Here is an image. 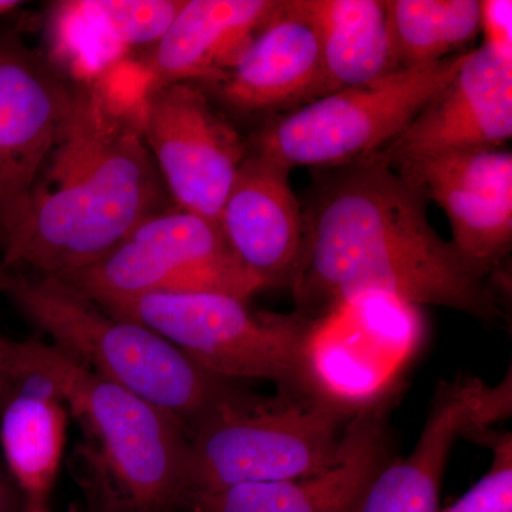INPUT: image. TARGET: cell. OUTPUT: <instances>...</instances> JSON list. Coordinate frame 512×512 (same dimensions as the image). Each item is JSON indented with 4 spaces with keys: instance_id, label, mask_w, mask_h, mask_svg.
Wrapping results in <instances>:
<instances>
[{
    "instance_id": "1",
    "label": "cell",
    "mask_w": 512,
    "mask_h": 512,
    "mask_svg": "<svg viewBox=\"0 0 512 512\" xmlns=\"http://www.w3.org/2000/svg\"><path fill=\"white\" fill-rule=\"evenodd\" d=\"M148 92L143 64L128 59L73 84L55 146L28 194L0 220L3 268L64 278L163 211L165 185L141 130Z\"/></svg>"
},
{
    "instance_id": "2",
    "label": "cell",
    "mask_w": 512,
    "mask_h": 512,
    "mask_svg": "<svg viewBox=\"0 0 512 512\" xmlns=\"http://www.w3.org/2000/svg\"><path fill=\"white\" fill-rule=\"evenodd\" d=\"M313 177L302 205L301 261L289 285L296 313L315 320L357 296L383 295L481 322L507 318L493 285L437 234L427 198L382 151L313 170Z\"/></svg>"
},
{
    "instance_id": "3",
    "label": "cell",
    "mask_w": 512,
    "mask_h": 512,
    "mask_svg": "<svg viewBox=\"0 0 512 512\" xmlns=\"http://www.w3.org/2000/svg\"><path fill=\"white\" fill-rule=\"evenodd\" d=\"M9 369L45 376L82 427L92 512H180L190 437L157 407L56 348L9 339Z\"/></svg>"
},
{
    "instance_id": "4",
    "label": "cell",
    "mask_w": 512,
    "mask_h": 512,
    "mask_svg": "<svg viewBox=\"0 0 512 512\" xmlns=\"http://www.w3.org/2000/svg\"><path fill=\"white\" fill-rule=\"evenodd\" d=\"M0 292L56 348L173 417L190 439L205 421L251 394L208 372L154 330L101 308L62 279L16 274L0 265Z\"/></svg>"
},
{
    "instance_id": "5",
    "label": "cell",
    "mask_w": 512,
    "mask_h": 512,
    "mask_svg": "<svg viewBox=\"0 0 512 512\" xmlns=\"http://www.w3.org/2000/svg\"><path fill=\"white\" fill-rule=\"evenodd\" d=\"M356 412L315 392L251 393L192 434L187 495L319 473L338 454Z\"/></svg>"
},
{
    "instance_id": "6",
    "label": "cell",
    "mask_w": 512,
    "mask_h": 512,
    "mask_svg": "<svg viewBox=\"0 0 512 512\" xmlns=\"http://www.w3.org/2000/svg\"><path fill=\"white\" fill-rule=\"evenodd\" d=\"M100 306L154 330L222 379L269 380L281 390L313 392L305 362L312 320L299 313L254 312L221 293H157Z\"/></svg>"
},
{
    "instance_id": "7",
    "label": "cell",
    "mask_w": 512,
    "mask_h": 512,
    "mask_svg": "<svg viewBox=\"0 0 512 512\" xmlns=\"http://www.w3.org/2000/svg\"><path fill=\"white\" fill-rule=\"evenodd\" d=\"M467 52L397 70L269 119L252 151L291 170H325L380 153L446 89Z\"/></svg>"
},
{
    "instance_id": "8",
    "label": "cell",
    "mask_w": 512,
    "mask_h": 512,
    "mask_svg": "<svg viewBox=\"0 0 512 512\" xmlns=\"http://www.w3.org/2000/svg\"><path fill=\"white\" fill-rule=\"evenodd\" d=\"M60 279L100 305L157 293H221L248 302L265 289L218 222L180 208L150 215L96 264Z\"/></svg>"
},
{
    "instance_id": "9",
    "label": "cell",
    "mask_w": 512,
    "mask_h": 512,
    "mask_svg": "<svg viewBox=\"0 0 512 512\" xmlns=\"http://www.w3.org/2000/svg\"><path fill=\"white\" fill-rule=\"evenodd\" d=\"M414 309L363 295L312 320L305 362L313 392L355 410L392 396L419 349L423 328Z\"/></svg>"
},
{
    "instance_id": "10",
    "label": "cell",
    "mask_w": 512,
    "mask_h": 512,
    "mask_svg": "<svg viewBox=\"0 0 512 512\" xmlns=\"http://www.w3.org/2000/svg\"><path fill=\"white\" fill-rule=\"evenodd\" d=\"M141 130L178 208L218 222L249 148L195 83L168 84L144 99Z\"/></svg>"
},
{
    "instance_id": "11",
    "label": "cell",
    "mask_w": 512,
    "mask_h": 512,
    "mask_svg": "<svg viewBox=\"0 0 512 512\" xmlns=\"http://www.w3.org/2000/svg\"><path fill=\"white\" fill-rule=\"evenodd\" d=\"M446 212L451 244L476 274L490 278L512 244V154L478 148L393 168Z\"/></svg>"
},
{
    "instance_id": "12",
    "label": "cell",
    "mask_w": 512,
    "mask_h": 512,
    "mask_svg": "<svg viewBox=\"0 0 512 512\" xmlns=\"http://www.w3.org/2000/svg\"><path fill=\"white\" fill-rule=\"evenodd\" d=\"M392 396L357 410L325 470L272 483L241 484L185 497L190 512H357L390 463L387 406Z\"/></svg>"
},
{
    "instance_id": "13",
    "label": "cell",
    "mask_w": 512,
    "mask_h": 512,
    "mask_svg": "<svg viewBox=\"0 0 512 512\" xmlns=\"http://www.w3.org/2000/svg\"><path fill=\"white\" fill-rule=\"evenodd\" d=\"M508 414L510 402L500 384L470 375L443 380L412 453L377 474L357 512H441L444 470L458 437H476Z\"/></svg>"
},
{
    "instance_id": "14",
    "label": "cell",
    "mask_w": 512,
    "mask_h": 512,
    "mask_svg": "<svg viewBox=\"0 0 512 512\" xmlns=\"http://www.w3.org/2000/svg\"><path fill=\"white\" fill-rule=\"evenodd\" d=\"M73 100V84L18 33H0V220L35 183Z\"/></svg>"
},
{
    "instance_id": "15",
    "label": "cell",
    "mask_w": 512,
    "mask_h": 512,
    "mask_svg": "<svg viewBox=\"0 0 512 512\" xmlns=\"http://www.w3.org/2000/svg\"><path fill=\"white\" fill-rule=\"evenodd\" d=\"M512 136V57L481 45L468 50L446 89L382 154L390 168L478 148Z\"/></svg>"
},
{
    "instance_id": "16",
    "label": "cell",
    "mask_w": 512,
    "mask_h": 512,
    "mask_svg": "<svg viewBox=\"0 0 512 512\" xmlns=\"http://www.w3.org/2000/svg\"><path fill=\"white\" fill-rule=\"evenodd\" d=\"M289 174L286 165L249 151L218 217L232 252L265 288L291 285L301 261L302 204Z\"/></svg>"
},
{
    "instance_id": "17",
    "label": "cell",
    "mask_w": 512,
    "mask_h": 512,
    "mask_svg": "<svg viewBox=\"0 0 512 512\" xmlns=\"http://www.w3.org/2000/svg\"><path fill=\"white\" fill-rule=\"evenodd\" d=\"M211 87L232 110L271 119L326 96L318 36L293 0L281 2L234 69Z\"/></svg>"
},
{
    "instance_id": "18",
    "label": "cell",
    "mask_w": 512,
    "mask_h": 512,
    "mask_svg": "<svg viewBox=\"0 0 512 512\" xmlns=\"http://www.w3.org/2000/svg\"><path fill=\"white\" fill-rule=\"evenodd\" d=\"M279 6L276 0H185L141 63L150 92L168 84L221 82Z\"/></svg>"
},
{
    "instance_id": "19",
    "label": "cell",
    "mask_w": 512,
    "mask_h": 512,
    "mask_svg": "<svg viewBox=\"0 0 512 512\" xmlns=\"http://www.w3.org/2000/svg\"><path fill=\"white\" fill-rule=\"evenodd\" d=\"M185 0H72L56 3L53 39L77 82L127 59L131 47L156 45Z\"/></svg>"
},
{
    "instance_id": "20",
    "label": "cell",
    "mask_w": 512,
    "mask_h": 512,
    "mask_svg": "<svg viewBox=\"0 0 512 512\" xmlns=\"http://www.w3.org/2000/svg\"><path fill=\"white\" fill-rule=\"evenodd\" d=\"M12 392L0 409V448L6 473L28 507H47L64 443L66 403L45 376L9 369Z\"/></svg>"
},
{
    "instance_id": "21",
    "label": "cell",
    "mask_w": 512,
    "mask_h": 512,
    "mask_svg": "<svg viewBox=\"0 0 512 512\" xmlns=\"http://www.w3.org/2000/svg\"><path fill=\"white\" fill-rule=\"evenodd\" d=\"M318 36L326 96L399 67L386 0H293Z\"/></svg>"
},
{
    "instance_id": "22",
    "label": "cell",
    "mask_w": 512,
    "mask_h": 512,
    "mask_svg": "<svg viewBox=\"0 0 512 512\" xmlns=\"http://www.w3.org/2000/svg\"><path fill=\"white\" fill-rule=\"evenodd\" d=\"M397 67L466 52L480 32L478 0H386Z\"/></svg>"
},
{
    "instance_id": "23",
    "label": "cell",
    "mask_w": 512,
    "mask_h": 512,
    "mask_svg": "<svg viewBox=\"0 0 512 512\" xmlns=\"http://www.w3.org/2000/svg\"><path fill=\"white\" fill-rule=\"evenodd\" d=\"M441 512H512V440H493V463L478 483Z\"/></svg>"
},
{
    "instance_id": "24",
    "label": "cell",
    "mask_w": 512,
    "mask_h": 512,
    "mask_svg": "<svg viewBox=\"0 0 512 512\" xmlns=\"http://www.w3.org/2000/svg\"><path fill=\"white\" fill-rule=\"evenodd\" d=\"M480 30L483 45L501 55L512 57V2L511 0H484L480 2Z\"/></svg>"
},
{
    "instance_id": "25",
    "label": "cell",
    "mask_w": 512,
    "mask_h": 512,
    "mask_svg": "<svg viewBox=\"0 0 512 512\" xmlns=\"http://www.w3.org/2000/svg\"><path fill=\"white\" fill-rule=\"evenodd\" d=\"M26 503L9 474L0 467V512H23Z\"/></svg>"
},
{
    "instance_id": "26",
    "label": "cell",
    "mask_w": 512,
    "mask_h": 512,
    "mask_svg": "<svg viewBox=\"0 0 512 512\" xmlns=\"http://www.w3.org/2000/svg\"><path fill=\"white\" fill-rule=\"evenodd\" d=\"M8 342L9 338H6V336L0 333V409H2L3 404L8 400L10 392H12V382H10L8 366H6V349H8Z\"/></svg>"
},
{
    "instance_id": "27",
    "label": "cell",
    "mask_w": 512,
    "mask_h": 512,
    "mask_svg": "<svg viewBox=\"0 0 512 512\" xmlns=\"http://www.w3.org/2000/svg\"><path fill=\"white\" fill-rule=\"evenodd\" d=\"M22 5L23 2H18V0H0V16L8 15Z\"/></svg>"
},
{
    "instance_id": "28",
    "label": "cell",
    "mask_w": 512,
    "mask_h": 512,
    "mask_svg": "<svg viewBox=\"0 0 512 512\" xmlns=\"http://www.w3.org/2000/svg\"><path fill=\"white\" fill-rule=\"evenodd\" d=\"M23 512H49V510H47V507H28V505H26L25 511Z\"/></svg>"
}]
</instances>
